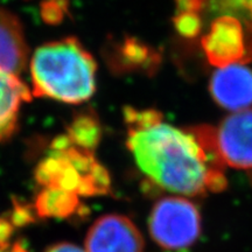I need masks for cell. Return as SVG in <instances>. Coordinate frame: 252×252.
Listing matches in <instances>:
<instances>
[{
    "label": "cell",
    "instance_id": "8992f818",
    "mask_svg": "<svg viewBox=\"0 0 252 252\" xmlns=\"http://www.w3.org/2000/svg\"><path fill=\"white\" fill-rule=\"evenodd\" d=\"M210 94L219 105L241 111L252 105V69L241 63L220 67L210 80Z\"/></svg>",
    "mask_w": 252,
    "mask_h": 252
},
{
    "label": "cell",
    "instance_id": "277c9868",
    "mask_svg": "<svg viewBox=\"0 0 252 252\" xmlns=\"http://www.w3.org/2000/svg\"><path fill=\"white\" fill-rule=\"evenodd\" d=\"M216 146L225 166L252 171V109L228 116L215 128Z\"/></svg>",
    "mask_w": 252,
    "mask_h": 252
},
{
    "label": "cell",
    "instance_id": "8fae6325",
    "mask_svg": "<svg viewBox=\"0 0 252 252\" xmlns=\"http://www.w3.org/2000/svg\"><path fill=\"white\" fill-rule=\"evenodd\" d=\"M78 195L59 188H45L37 195L35 209L41 217H67L75 213Z\"/></svg>",
    "mask_w": 252,
    "mask_h": 252
},
{
    "label": "cell",
    "instance_id": "ba28073f",
    "mask_svg": "<svg viewBox=\"0 0 252 252\" xmlns=\"http://www.w3.org/2000/svg\"><path fill=\"white\" fill-rule=\"evenodd\" d=\"M28 47L17 15L0 7V69L19 75L26 68Z\"/></svg>",
    "mask_w": 252,
    "mask_h": 252
},
{
    "label": "cell",
    "instance_id": "9a60e30c",
    "mask_svg": "<svg viewBox=\"0 0 252 252\" xmlns=\"http://www.w3.org/2000/svg\"><path fill=\"white\" fill-rule=\"evenodd\" d=\"M46 252H86L76 245L70 243H59L48 248Z\"/></svg>",
    "mask_w": 252,
    "mask_h": 252
},
{
    "label": "cell",
    "instance_id": "4fadbf2b",
    "mask_svg": "<svg viewBox=\"0 0 252 252\" xmlns=\"http://www.w3.org/2000/svg\"><path fill=\"white\" fill-rule=\"evenodd\" d=\"M68 0H46L41 5V14L46 23L56 25L64 19Z\"/></svg>",
    "mask_w": 252,
    "mask_h": 252
},
{
    "label": "cell",
    "instance_id": "9c48e42d",
    "mask_svg": "<svg viewBox=\"0 0 252 252\" xmlns=\"http://www.w3.org/2000/svg\"><path fill=\"white\" fill-rule=\"evenodd\" d=\"M32 94L18 75L0 69V141L15 133L21 106L31 102Z\"/></svg>",
    "mask_w": 252,
    "mask_h": 252
},
{
    "label": "cell",
    "instance_id": "3957f363",
    "mask_svg": "<svg viewBox=\"0 0 252 252\" xmlns=\"http://www.w3.org/2000/svg\"><path fill=\"white\" fill-rule=\"evenodd\" d=\"M149 230L153 241L165 250H184L200 237V212L184 196L162 197L151 210Z\"/></svg>",
    "mask_w": 252,
    "mask_h": 252
},
{
    "label": "cell",
    "instance_id": "30bf717a",
    "mask_svg": "<svg viewBox=\"0 0 252 252\" xmlns=\"http://www.w3.org/2000/svg\"><path fill=\"white\" fill-rule=\"evenodd\" d=\"M103 55L110 70L115 74L147 67L152 59L149 47L132 37L111 40L104 47Z\"/></svg>",
    "mask_w": 252,
    "mask_h": 252
},
{
    "label": "cell",
    "instance_id": "52a82bcc",
    "mask_svg": "<svg viewBox=\"0 0 252 252\" xmlns=\"http://www.w3.org/2000/svg\"><path fill=\"white\" fill-rule=\"evenodd\" d=\"M202 45L209 61L219 67L239 63L247 55L243 28L231 18H220L214 21Z\"/></svg>",
    "mask_w": 252,
    "mask_h": 252
},
{
    "label": "cell",
    "instance_id": "7a4b0ae2",
    "mask_svg": "<svg viewBox=\"0 0 252 252\" xmlns=\"http://www.w3.org/2000/svg\"><path fill=\"white\" fill-rule=\"evenodd\" d=\"M32 94L67 104H81L96 91L97 63L76 37L37 47L30 61Z\"/></svg>",
    "mask_w": 252,
    "mask_h": 252
},
{
    "label": "cell",
    "instance_id": "5b68a950",
    "mask_svg": "<svg viewBox=\"0 0 252 252\" xmlns=\"http://www.w3.org/2000/svg\"><path fill=\"white\" fill-rule=\"evenodd\" d=\"M143 235L130 219L110 214L99 217L88 231L86 252H144Z\"/></svg>",
    "mask_w": 252,
    "mask_h": 252
},
{
    "label": "cell",
    "instance_id": "7c38bea8",
    "mask_svg": "<svg viewBox=\"0 0 252 252\" xmlns=\"http://www.w3.org/2000/svg\"><path fill=\"white\" fill-rule=\"evenodd\" d=\"M67 137L77 146L93 151L102 138V126L94 111H82L74 116L68 126Z\"/></svg>",
    "mask_w": 252,
    "mask_h": 252
},
{
    "label": "cell",
    "instance_id": "5bb4252c",
    "mask_svg": "<svg viewBox=\"0 0 252 252\" xmlns=\"http://www.w3.org/2000/svg\"><path fill=\"white\" fill-rule=\"evenodd\" d=\"M13 231V224L11 220L5 219L0 220V249H4L7 247L9 238Z\"/></svg>",
    "mask_w": 252,
    "mask_h": 252
},
{
    "label": "cell",
    "instance_id": "6da1fadb",
    "mask_svg": "<svg viewBox=\"0 0 252 252\" xmlns=\"http://www.w3.org/2000/svg\"><path fill=\"white\" fill-rule=\"evenodd\" d=\"M126 145L138 168L163 190L182 196L220 193L228 186L215 128H180L156 110L124 109Z\"/></svg>",
    "mask_w": 252,
    "mask_h": 252
}]
</instances>
